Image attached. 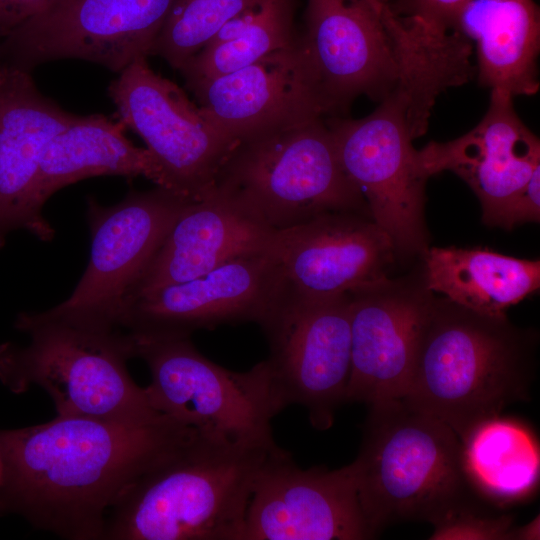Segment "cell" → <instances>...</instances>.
<instances>
[{
  "mask_svg": "<svg viewBox=\"0 0 540 540\" xmlns=\"http://www.w3.org/2000/svg\"><path fill=\"white\" fill-rule=\"evenodd\" d=\"M276 446L197 430L122 493L102 540H243L254 484Z\"/></svg>",
  "mask_w": 540,
  "mask_h": 540,
  "instance_id": "3",
  "label": "cell"
},
{
  "mask_svg": "<svg viewBox=\"0 0 540 540\" xmlns=\"http://www.w3.org/2000/svg\"><path fill=\"white\" fill-rule=\"evenodd\" d=\"M270 252L284 289L311 299L347 294L387 278L398 261L390 238L372 218L348 211L275 231Z\"/></svg>",
  "mask_w": 540,
  "mask_h": 540,
  "instance_id": "17",
  "label": "cell"
},
{
  "mask_svg": "<svg viewBox=\"0 0 540 540\" xmlns=\"http://www.w3.org/2000/svg\"><path fill=\"white\" fill-rule=\"evenodd\" d=\"M426 286L485 314L506 310L540 288V261L488 248L431 247L422 257Z\"/></svg>",
  "mask_w": 540,
  "mask_h": 540,
  "instance_id": "24",
  "label": "cell"
},
{
  "mask_svg": "<svg viewBox=\"0 0 540 540\" xmlns=\"http://www.w3.org/2000/svg\"><path fill=\"white\" fill-rule=\"evenodd\" d=\"M15 327L30 342L0 344V381L12 393L38 386L60 416L148 421L162 415L127 370L133 343L123 331L72 324L42 312L20 313Z\"/></svg>",
  "mask_w": 540,
  "mask_h": 540,
  "instance_id": "6",
  "label": "cell"
},
{
  "mask_svg": "<svg viewBox=\"0 0 540 540\" xmlns=\"http://www.w3.org/2000/svg\"><path fill=\"white\" fill-rule=\"evenodd\" d=\"M78 116L46 97L31 72L0 61V248L17 230L53 239L37 200L40 163L48 142Z\"/></svg>",
  "mask_w": 540,
  "mask_h": 540,
  "instance_id": "19",
  "label": "cell"
},
{
  "mask_svg": "<svg viewBox=\"0 0 540 540\" xmlns=\"http://www.w3.org/2000/svg\"><path fill=\"white\" fill-rule=\"evenodd\" d=\"M214 187L275 231L328 212L371 217L340 163L324 118L238 142Z\"/></svg>",
  "mask_w": 540,
  "mask_h": 540,
  "instance_id": "7",
  "label": "cell"
},
{
  "mask_svg": "<svg viewBox=\"0 0 540 540\" xmlns=\"http://www.w3.org/2000/svg\"><path fill=\"white\" fill-rule=\"evenodd\" d=\"M350 294L351 371L346 402L402 399L408 389L434 292L422 266Z\"/></svg>",
  "mask_w": 540,
  "mask_h": 540,
  "instance_id": "16",
  "label": "cell"
},
{
  "mask_svg": "<svg viewBox=\"0 0 540 540\" xmlns=\"http://www.w3.org/2000/svg\"><path fill=\"white\" fill-rule=\"evenodd\" d=\"M351 464L362 511L375 535L396 522L438 527L462 513L482 511L465 475L458 435L402 399L369 405Z\"/></svg>",
  "mask_w": 540,
  "mask_h": 540,
  "instance_id": "5",
  "label": "cell"
},
{
  "mask_svg": "<svg viewBox=\"0 0 540 540\" xmlns=\"http://www.w3.org/2000/svg\"><path fill=\"white\" fill-rule=\"evenodd\" d=\"M295 47L330 117L362 95L377 102L396 91L425 96L442 63L417 21L372 0H306Z\"/></svg>",
  "mask_w": 540,
  "mask_h": 540,
  "instance_id": "4",
  "label": "cell"
},
{
  "mask_svg": "<svg viewBox=\"0 0 540 540\" xmlns=\"http://www.w3.org/2000/svg\"><path fill=\"white\" fill-rule=\"evenodd\" d=\"M470 0H398L391 8L442 32L455 31L458 16ZM390 4V3H389Z\"/></svg>",
  "mask_w": 540,
  "mask_h": 540,
  "instance_id": "29",
  "label": "cell"
},
{
  "mask_svg": "<svg viewBox=\"0 0 540 540\" xmlns=\"http://www.w3.org/2000/svg\"><path fill=\"white\" fill-rule=\"evenodd\" d=\"M0 42H1V39H0Z\"/></svg>",
  "mask_w": 540,
  "mask_h": 540,
  "instance_id": "35",
  "label": "cell"
},
{
  "mask_svg": "<svg viewBox=\"0 0 540 540\" xmlns=\"http://www.w3.org/2000/svg\"><path fill=\"white\" fill-rule=\"evenodd\" d=\"M274 232L214 187L184 208L125 302L201 276L234 259L268 252Z\"/></svg>",
  "mask_w": 540,
  "mask_h": 540,
  "instance_id": "21",
  "label": "cell"
},
{
  "mask_svg": "<svg viewBox=\"0 0 540 540\" xmlns=\"http://www.w3.org/2000/svg\"><path fill=\"white\" fill-rule=\"evenodd\" d=\"M54 0H0L1 41L16 27L43 12Z\"/></svg>",
  "mask_w": 540,
  "mask_h": 540,
  "instance_id": "31",
  "label": "cell"
},
{
  "mask_svg": "<svg viewBox=\"0 0 540 540\" xmlns=\"http://www.w3.org/2000/svg\"><path fill=\"white\" fill-rule=\"evenodd\" d=\"M297 0H262L244 30L219 45H205L179 71L185 83L214 78L246 67L297 38Z\"/></svg>",
  "mask_w": 540,
  "mask_h": 540,
  "instance_id": "26",
  "label": "cell"
},
{
  "mask_svg": "<svg viewBox=\"0 0 540 540\" xmlns=\"http://www.w3.org/2000/svg\"><path fill=\"white\" fill-rule=\"evenodd\" d=\"M455 31L476 44L481 85L531 96L540 87V13L534 0H470Z\"/></svg>",
  "mask_w": 540,
  "mask_h": 540,
  "instance_id": "22",
  "label": "cell"
},
{
  "mask_svg": "<svg viewBox=\"0 0 540 540\" xmlns=\"http://www.w3.org/2000/svg\"><path fill=\"white\" fill-rule=\"evenodd\" d=\"M377 3H389V0H372Z\"/></svg>",
  "mask_w": 540,
  "mask_h": 540,
  "instance_id": "34",
  "label": "cell"
},
{
  "mask_svg": "<svg viewBox=\"0 0 540 540\" xmlns=\"http://www.w3.org/2000/svg\"><path fill=\"white\" fill-rule=\"evenodd\" d=\"M191 201L159 186L131 191L113 206L89 197L87 268L71 295L42 314L90 328L119 330L118 317L129 292Z\"/></svg>",
  "mask_w": 540,
  "mask_h": 540,
  "instance_id": "10",
  "label": "cell"
},
{
  "mask_svg": "<svg viewBox=\"0 0 540 540\" xmlns=\"http://www.w3.org/2000/svg\"><path fill=\"white\" fill-rule=\"evenodd\" d=\"M461 443L466 478L481 501L505 508L536 493L539 445L526 424L499 415L477 424Z\"/></svg>",
  "mask_w": 540,
  "mask_h": 540,
  "instance_id": "25",
  "label": "cell"
},
{
  "mask_svg": "<svg viewBox=\"0 0 540 540\" xmlns=\"http://www.w3.org/2000/svg\"><path fill=\"white\" fill-rule=\"evenodd\" d=\"M376 535L362 511L352 464L301 469L276 446L254 484L243 540H364Z\"/></svg>",
  "mask_w": 540,
  "mask_h": 540,
  "instance_id": "15",
  "label": "cell"
},
{
  "mask_svg": "<svg viewBox=\"0 0 540 540\" xmlns=\"http://www.w3.org/2000/svg\"><path fill=\"white\" fill-rule=\"evenodd\" d=\"M539 335L505 314H485L434 297L402 400L463 440L480 422L528 401Z\"/></svg>",
  "mask_w": 540,
  "mask_h": 540,
  "instance_id": "2",
  "label": "cell"
},
{
  "mask_svg": "<svg viewBox=\"0 0 540 540\" xmlns=\"http://www.w3.org/2000/svg\"><path fill=\"white\" fill-rule=\"evenodd\" d=\"M540 221V166L533 171L529 181L503 217L500 228L510 230L516 225Z\"/></svg>",
  "mask_w": 540,
  "mask_h": 540,
  "instance_id": "30",
  "label": "cell"
},
{
  "mask_svg": "<svg viewBox=\"0 0 540 540\" xmlns=\"http://www.w3.org/2000/svg\"><path fill=\"white\" fill-rule=\"evenodd\" d=\"M126 127L102 114L78 116L46 145L38 174L37 200L43 208L58 190L101 175L143 176L162 187L160 168L146 148L124 135Z\"/></svg>",
  "mask_w": 540,
  "mask_h": 540,
  "instance_id": "23",
  "label": "cell"
},
{
  "mask_svg": "<svg viewBox=\"0 0 540 540\" xmlns=\"http://www.w3.org/2000/svg\"><path fill=\"white\" fill-rule=\"evenodd\" d=\"M512 539H539V518L523 527L514 528Z\"/></svg>",
  "mask_w": 540,
  "mask_h": 540,
  "instance_id": "32",
  "label": "cell"
},
{
  "mask_svg": "<svg viewBox=\"0 0 540 540\" xmlns=\"http://www.w3.org/2000/svg\"><path fill=\"white\" fill-rule=\"evenodd\" d=\"M186 87L205 116L235 144L324 117L295 44Z\"/></svg>",
  "mask_w": 540,
  "mask_h": 540,
  "instance_id": "20",
  "label": "cell"
},
{
  "mask_svg": "<svg viewBox=\"0 0 540 540\" xmlns=\"http://www.w3.org/2000/svg\"><path fill=\"white\" fill-rule=\"evenodd\" d=\"M418 160L428 178L443 171L458 175L477 196L482 222L499 227L540 166V140L519 118L513 96L493 89L474 128L454 140L429 142Z\"/></svg>",
  "mask_w": 540,
  "mask_h": 540,
  "instance_id": "18",
  "label": "cell"
},
{
  "mask_svg": "<svg viewBox=\"0 0 540 540\" xmlns=\"http://www.w3.org/2000/svg\"><path fill=\"white\" fill-rule=\"evenodd\" d=\"M512 517L469 511L435 527L433 539H511Z\"/></svg>",
  "mask_w": 540,
  "mask_h": 540,
  "instance_id": "28",
  "label": "cell"
},
{
  "mask_svg": "<svg viewBox=\"0 0 540 540\" xmlns=\"http://www.w3.org/2000/svg\"><path fill=\"white\" fill-rule=\"evenodd\" d=\"M196 432L164 414L148 421L60 416L0 430V515L19 514L69 540H102L108 510Z\"/></svg>",
  "mask_w": 540,
  "mask_h": 540,
  "instance_id": "1",
  "label": "cell"
},
{
  "mask_svg": "<svg viewBox=\"0 0 540 540\" xmlns=\"http://www.w3.org/2000/svg\"><path fill=\"white\" fill-rule=\"evenodd\" d=\"M266 362L284 407L303 406L311 425L329 429L346 402L351 371L350 294L311 299L285 289L260 324Z\"/></svg>",
  "mask_w": 540,
  "mask_h": 540,
  "instance_id": "11",
  "label": "cell"
},
{
  "mask_svg": "<svg viewBox=\"0 0 540 540\" xmlns=\"http://www.w3.org/2000/svg\"><path fill=\"white\" fill-rule=\"evenodd\" d=\"M280 268L261 252L201 276L150 290L125 302L118 329L134 340L190 337L224 324H261L283 294Z\"/></svg>",
  "mask_w": 540,
  "mask_h": 540,
  "instance_id": "14",
  "label": "cell"
},
{
  "mask_svg": "<svg viewBox=\"0 0 540 540\" xmlns=\"http://www.w3.org/2000/svg\"><path fill=\"white\" fill-rule=\"evenodd\" d=\"M262 0H176L150 55L180 70L228 21Z\"/></svg>",
  "mask_w": 540,
  "mask_h": 540,
  "instance_id": "27",
  "label": "cell"
},
{
  "mask_svg": "<svg viewBox=\"0 0 540 540\" xmlns=\"http://www.w3.org/2000/svg\"><path fill=\"white\" fill-rule=\"evenodd\" d=\"M4 472H5L4 457H3V452L0 445V487L4 480Z\"/></svg>",
  "mask_w": 540,
  "mask_h": 540,
  "instance_id": "33",
  "label": "cell"
},
{
  "mask_svg": "<svg viewBox=\"0 0 540 540\" xmlns=\"http://www.w3.org/2000/svg\"><path fill=\"white\" fill-rule=\"evenodd\" d=\"M118 120L145 142L160 168L163 188L196 201L215 186L236 145L174 82L155 73L147 58L125 67L108 88Z\"/></svg>",
  "mask_w": 540,
  "mask_h": 540,
  "instance_id": "12",
  "label": "cell"
},
{
  "mask_svg": "<svg viewBox=\"0 0 540 540\" xmlns=\"http://www.w3.org/2000/svg\"><path fill=\"white\" fill-rule=\"evenodd\" d=\"M131 340L150 370L145 389L158 412L206 434L274 440L271 423L285 407L266 360L235 372L203 356L190 337Z\"/></svg>",
  "mask_w": 540,
  "mask_h": 540,
  "instance_id": "8",
  "label": "cell"
},
{
  "mask_svg": "<svg viewBox=\"0 0 540 540\" xmlns=\"http://www.w3.org/2000/svg\"><path fill=\"white\" fill-rule=\"evenodd\" d=\"M409 103L393 93L360 119H325L340 163L363 195L371 218L390 238L398 261L421 258L429 248L425 222L428 177L407 121Z\"/></svg>",
  "mask_w": 540,
  "mask_h": 540,
  "instance_id": "9",
  "label": "cell"
},
{
  "mask_svg": "<svg viewBox=\"0 0 540 540\" xmlns=\"http://www.w3.org/2000/svg\"><path fill=\"white\" fill-rule=\"evenodd\" d=\"M176 0H54L0 42V61L31 72L78 59L121 72L150 55Z\"/></svg>",
  "mask_w": 540,
  "mask_h": 540,
  "instance_id": "13",
  "label": "cell"
}]
</instances>
